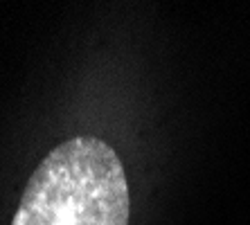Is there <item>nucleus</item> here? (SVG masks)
Wrapping results in <instances>:
<instances>
[{
    "mask_svg": "<svg viewBox=\"0 0 250 225\" xmlns=\"http://www.w3.org/2000/svg\"><path fill=\"white\" fill-rule=\"evenodd\" d=\"M124 167L104 140L77 135L29 176L12 225H128Z\"/></svg>",
    "mask_w": 250,
    "mask_h": 225,
    "instance_id": "obj_1",
    "label": "nucleus"
}]
</instances>
